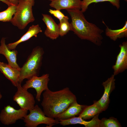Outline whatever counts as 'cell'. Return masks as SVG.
<instances>
[{
  "mask_svg": "<svg viewBox=\"0 0 127 127\" xmlns=\"http://www.w3.org/2000/svg\"><path fill=\"white\" fill-rule=\"evenodd\" d=\"M30 113L23 119L27 127H36L41 124H46L47 127H51L59 123V121L46 116L43 111L37 105L34 108L29 110Z\"/></svg>",
  "mask_w": 127,
  "mask_h": 127,
  "instance_id": "obj_5",
  "label": "cell"
},
{
  "mask_svg": "<svg viewBox=\"0 0 127 127\" xmlns=\"http://www.w3.org/2000/svg\"><path fill=\"white\" fill-rule=\"evenodd\" d=\"M30 3L33 6L35 4V0H26Z\"/></svg>",
  "mask_w": 127,
  "mask_h": 127,
  "instance_id": "obj_27",
  "label": "cell"
},
{
  "mask_svg": "<svg viewBox=\"0 0 127 127\" xmlns=\"http://www.w3.org/2000/svg\"><path fill=\"white\" fill-rule=\"evenodd\" d=\"M66 10L71 17L70 23L74 33L82 40H89L96 45L100 46L103 39L102 34L103 30L88 21L80 10Z\"/></svg>",
  "mask_w": 127,
  "mask_h": 127,
  "instance_id": "obj_2",
  "label": "cell"
},
{
  "mask_svg": "<svg viewBox=\"0 0 127 127\" xmlns=\"http://www.w3.org/2000/svg\"><path fill=\"white\" fill-rule=\"evenodd\" d=\"M43 96L41 104L43 112L46 116L55 119L76 101L75 95L67 87L54 91L49 89Z\"/></svg>",
  "mask_w": 127,
  "mask_h": 127,
  "instance_id": "obj_1",
  "label": "cell"
},
{
  "mask_svg": "<svg viewBox=\"0 0 127 127\" xmlns=\"http://www.w3.org/2000/svg\"><path fill=\"white\" fill-rule=\"evenodd\" d=\"M120 0H83L81 1V11L85 12L88 8V6L91 4L99 2H109L118 9L120 7Z\"/></svg>",
  "mask_w": 127,
  "mask_h": 127,
  "instance_id": "obj_20",
  "label": "cell"
},
{
  "mask_svg": "<svg viewBox=\"0 0 127 127\" xmlns=\"http://www.w3.org/2000/svg\"><path fill=\"white\" fill-rule=\"evenodd\" d=\"M119 47L120 52L117 56L115 64L112 67L115 76L127 69V41L123 42Z\"/></svg>",
  "mask_w": 127,
  "mask_h": 127,
  "instance_id": "obj_9",
  "label": "cell"
},
{
  "mask_svg": "<svg viewBox=\"0 0 127 127\" xmlns=\"http://www.w3.org/2000/svg\"><path fill=\"white\" fill-rule=\"evenodd\" d=\"M81 3V0H55L51 1L49 5L60 10L63 9L80 10Z\"/></svg>",
  "mask_w": 127,
  "mask_h": 127,
  "instance_id": "obj_15",
  "label": "cell"
},
{
  "mask_svg": "<svg viewBox=\"0 0 127 127\" xmlns=\"http://www.w3.org/2000/svg\"><path fill=\"white\" fill-rule=\"evenodd\" d=\"M102 111L96 101L91 105L86 106L80 114L79 116L84 119H89L99 114Z\"/></svg>",
  "mask_w": 127,
  "mask_h": 127,
  "instance_id": "obj_18",
  "label": "cell"
},
{
  "mask_svg": "<svg viewBox=\"0 0 127 127\" xmlns=\"http://www.w3.org/2000/svg\"><path fill=\"white\" fill-rule=\"evenodd\" d=\"M125 1H127V0H124Z\"/></svg>",
  "mask_w": 127,
  "mask_h": 127,
  "instance_id": "obj_30",
  "label": "cell"
},
{
  "mask_svg": "<svg viewBox=\"0 0 127 127\" xmlns=\"http://www.w3.org/2000/svg\"><path fill=\"white\" fill-rule=\"evenodd\" d=\"M28 112V111L20 108L16 109L9 105H7L1 111L0 121L5 125L13 124L18 120L23 119Z\"/></svg>",
  "mask_w": 127,
  "mask_h": 127,
  "instance_id": "obj_8",
  "label": "cell"
},
{
  "mask_svg": "<svg viewBox=\"0 0 127 127\" xmlns=\"http://www.w3.org/2000/svg\"><path fill=\"white\" fill-rule=\"evenodd\" d=\"M50 0V1H53L54 0Z\"/></svg>",
  "mask_w": 127,
  "mask_h": 127,
  "instance_id": "obj_29",
  "label": "cell"
},
{
  "mask_svg": "<svg viewBox=\"0 0 127 127\" xmlns=\"http://www.w3.org/2000/svg\"><path fill=\"white\" fill-rule=\"evenodd\" d=\"M42 20L46 26L44 33L45 35L52 40L56 39L59 36L58 24L49 15L42 14Z\"/></svg>",
  "mask_w": 127,
  "mask_h": 127,
  "instance_id": "obj_13",
  "label": "cell"
},
{
  "mask_svg": "<svg viewBox=\"0 0 127 127\" xmlns=\"http://www.w3.org/2000/svg\"><path fill=\"white\" fill-rule=\"evenodd\" d=\"M68 16L60 21L58 24L59 36H62L66 35L72 29L70 23L68 21Z\"/></svg>",
  "mask_w": 127,
  "mask_h": 127,
  "instance_id": "obj_22",
  "label": "cell"
},
{
  "mask_svg": "<svg viewBox=\"0 0 127 127\" xmlns=\"http://www.w3.org/2000/svg\"><path fill=\"white\" fill-rule=\"evenodd\" d=\"M0 54L4 55L7 60L8 64L12 67L20 70V67L17 63V56L18 52L15 50H10L7 47L5 44V38L2 37L0 41Z\"/></svg>",
  "mask_w": 127,
  "mask_h": 127,
  "instance_id": "obj_12",
  "label": "cell"
},
{
  "mask_svg": "<svg viewBox=\"0 0 127 127\" xmlns=\"http://www.w3.org/2000/svg\"><path fill=\"white\" fill-rule=\"evenodd\" d=\"M49 80V75L48 74H44L40 77L34 76L28 79L22 87L27 90L30 88H34L36 93V99L39 102L42 93L49 89L48 84Z\"/></svg>",
  "mask_w": 127,
  "mask_h": 127,
  "instance_id": "obj_7",
  "label": "cell"
},
{
  "mask_svg": "<svg viewBox=\"0 0 127 127\" xmlns=\"http://www.w3.org/2000/svg\"><path fill=\"white\" fill-rule=\"evenodd\" d=\"M32 4L26 0H19L14 16L10 22L20 30L24 29L30 23L35 19Z\"/></svg>",
  "mask_w": 127,
  "mask_h": 127,
  "instance_id": "obj_4",
  "label": "cell"
},
{
  "mask_svg": "<svg viewBox=\"0 0 127 127\" xmlns=\"http://www.w3.org/2000/svg\"><path fill=\"white\" fill-rule=\"evenodd\" d=\"M86 106L78 103L77 101L72 103L65 111L55 118L59 121L75 117L80 114Z\"/></svg>",
  "mask_w": 127,
  "mask_h": 127,
  "instance_id": "obj_16",
  "label": "cell"
},
{
  "mask_svg": "<svg viewBox=\"0 0 127 127\" xmlns=\"http://www.w3.org/2000/svg\"><path fill=\"white\" fill-rule=\"evenodd\" d=\"M16 6L12 5L6 10L0 12V21L9 22L11 21L16 11Z\"/></svg>",
  "mask_w": 127,
  "mask_h": 127,
  "instance_id": "obj_21",
  "label": "cell"
},
{
  "mask_svg": "<svg viewBox=\"0 0 127 127\" xmlns=\"http://www.w3.org/2000/svg\"><path fill=\"white\" fill-rule=\"evenodd\" d=\"M2 97V95L1 93V92H0V99H1Z\"/></svg>",
  "mask_w": 127,
  "mask_h": 127,
  "instance_id": "obj_28",
  "label": "cell"
},
{
  "mask_svg": "<svg viewBox=\"0 0 127 127\" xmlns=\"http://www.w3.org/2000/svg\"><path fill=\"white\" fill-rule=\"evenodd\" d=\"M101 127H119L121 125L117 119L113 117L103 118L101 120Z\"/></svg>",
  "mask_w": 127,
  "mask_h": 127,
  "instance_id": "obj_23",
  "label": "cell"
},
{
  "mask_svg": "<svg viewBox=\"0 0 127 127\" xmlns=\"http://www.w3.org/2000/svg\"><path fill=\"white\" fill-rule=\"evenodd\" d=\"M115 76L113 74L112 75L102 84L104 88L103 94L101 98L96 102L102 111H105L107 108L109 103L110 95L115 89Z\"/></svg>",
  "mask_w": 127,
  "mask_h": 127,
  "instance_id": "obj_10",
  "label": "cell"
},
{
  "mask_svg": "<svg viewBox=\"0 0 127 127\" xmlns=\"http://www.w3.org/2000/svg\"><path fill=\"white\" fill-rule=\"evenodd\" d=\"M99 114L95 115L89 121H86L79 116L67 119L60 120L59 121V123L63 126L79 124L83 125L86 127H101V120L99 119Z\"/></svg>",
  "mask_w": 127,
  "mask_h": 127,
  "instance_id": "obj_11",
  "label": "cell"
},
{
  "mask_svg": "<svg viewBox=\"0 0 127 127\" xmlns=\"http://www.w3.org/2000/svg\"><path fill=\"white\" fill-rule=\"evenodd\" d=\"M42 32V30L39 24L32 25L19 40L14 43L6 45L7 47L10 50H15L19 44L28 40L33 36L37 37V34Z\"/></svg>",
  "mask_w": 127,
  "mask_h": 127,
  "instance_id": "obj_17",
  "label": "cell"
},
{
  "mask_svg": "<svg viewBox=\"0 0 127 127\" xmlns=\"http://www.w3.org/2000/svg\"><path fill=\"white\" fill-rule=\"evenodd\" d=\"M44 53L43 48L40 46L33 49L25 63L20 67L19 83H21L25 79H28L34 76H38Z\"/></svg>",
  "mask_w": 127,
  "mask_h": 127,
  "instance_id": "obj_3",
  "label": "cell"
},
{
  "mask_svg": "<svg viewBox=\"0 0 127 127\" xmlns=\"http://www.w3.org/2000/svg\"><path fill=\"white\" fill-rule=\"evenodd\" d=\"M0 1H1L6 4L8 5V7L13 5L8 0H0Z\"/></svg>",
  "mask_w": 127,
  "mask_h": 127,
  "instance_id": "obj_26",
  "label": "cell"
},
{
  "mask_svg": "<svg viewBox=\"0 0 127 127\" xmlns=\"http://www.w3.org/2000/svg\"><path fill=\"white\" fill-rule=\"evenodd\" d=\"M12 5L17 6L19 2V0H8Z\"/></svg>",
  "mask_w": 127,
  "mask_h": 127,
  "instance_id": "obj_25",
  "label": "cell"
},
{
  "mask_svg": "<svg viewBox=\"0 0 127 127\" xmlns=\"http://www.w3.org/2000/svg\"><path fill=\"white\" fill-rule=\"evenodd\" d=\"M17 90L14 95L13 100L20 107V108L27 111L34 109L35 100L33 95L24 88L19 83L16 87Z\"/></svg>",
  "mask_w": 127,
  "mask_h": 127,
  "instance_id": "obj_6",
  "label": "cell"
},
{
  "mask_svg": "<svg viewBox=\"0 0 127 127\" xmlns=\"http://www.w3.org/2000/svg\"><path fill=\"white\" fill-rule=\"evenodd\" d=\"M20 71L12 67L8 64L0 61V71L16 87L19 83Z\"/></svg>",
  "mask_w": 127,
  "mask_h": 127,
  "instance_id": "obj_14",
  "label": "cell"
},
{
  "mask_svg": "<svg viewBox=\"0 0 127 127\" xmlns=\"http://www.w3.org/2000/svg\"><path fill=\"white\" fill-rule=\"evenodd\" d=\"M106 25V35L111 39L115 41L118 39L127 37V21H126L124 25L121 28L117 30H112Z\"/></svg>",
  "mask_w": 127,
  "mask_h": 127,
  "instance_id": "obj_19",
  "label": "cell"
},
{
  "mask_svg": "<svg viewBox=\"0 0 127 127\" xmlns=\"http://www.w3.org/2000/svg\"><path fill=\"white\" fill-rule=\"evenodd\" d=\"M49 12L51 14L58 19L60 22V21L67 17L64 15L60 10L56 9L52 10L49 9Z\"/></svg>",
  "mask_w": 127,
  "mask_h": 127,
  "instance_id": "obj_24",
  "label": "cell"
}]
</instances>
